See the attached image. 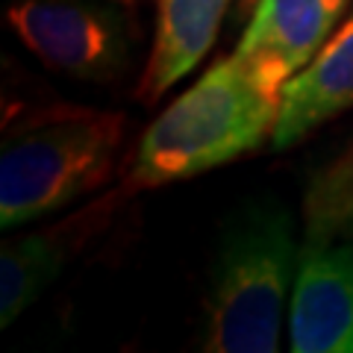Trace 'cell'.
Instances as JSON below:
<instances>
[{"label": "cell", "instance_id": "cell-7", "mask_svg": "<svg viewBox=\"0 0 353 353\" xmlns=\"http://www.w3.org/2000/svg\"><path fill=\"white\" fill-rule=\"evenodd\" d=\"M347 3L350 0H256L233 50L289 83L339 30Z\"/></svg>", "mask_w": 353, "mask_h": 353}, {"label": "cell", "instance_id": "cell-8", "mask_svg": "<svg viewBox=\"0 0 353 353\" xmlns=\"http://www.w3.org/2000/svg\"><path fill=\"white\" fill-rule=\"evenodd\" d=\"M347 109H353V9L309 65L285 83L271 148L283 153L301 145Z\"/></svg>", "mask_w": 353, "mask_h": 353}, {"label": "cell", "instance_id": "cell-3", "mask_svg": "<svg viewBox=\"0 0 353 353\" xmlns=\"http://www.w3.org/2000/svg\"><path fill=\"white\" fill-rule=\"evenodd\" d=\"M127 115L59 103L15 121L0 145V227L65 212L115 176Z\"/></svg>", "mask_w": 353, "mask_h": 353}, {"label": "cell", "instance_id": "cell-4", "mask_svg": "<svg viewBox=\"0 0 353 353\" xmlns=\"http://www.w3.org/2000/svg\"><path fill=\"white\" fill-rule=\"evenodd\" d=\"M124 0H12L15 39L50 71L77 83L112 85L136 57V27Z\"/></svg>", "mask_w": 353, "mask_h": 353}, {"label": "cell", "instance_id": "cell-5", "mask_svg": "<svg viewBox=\"0 0 353 353\" xmlns=\"http://www.w3.org/2000/svg\"><path fill=\"white\" fill-rule=\"evenodd\" d=\"M124 189L44 224L32 233L15 236L0 248V327L15 324L39 297L62 277L65 265L80 253L101 230L109 227L115 209L127 201Z\"/></svg>", "mask_w": 353, "mask_h": 353}, {"label": "cell", "instance_id": "cell-2", "mask_svg": "<svg viewBox=\"0 0 353 353\" xmlns=\"http://www.w3.org/2000/svg\"><path fill=\"white\" fill-rule=\"evenodd\" d=\"M292 209L277 197H259L224 224L209 265L201 350L206 353H274L301 265Z\"/></svg>", "mask_w": 353, "mask_h": 353}, {"label": "cell", "instance_id": "cell-1", "mask_svg": "<svg viewBox=\"0 0 353 353\" xmlns=\"http://www.w3.org/2000/svg\"><path fill=\"white\" fill-rule=\"evenodd\" d=\"M285 80L230 53L176 94L141 132L121 189L153 192L241 159L271 141Z\"/></svg>", "mask_w": 353, "mask_h": 353}, {"label": "cell", "instance_id": "cell-10", "mask_svg": "<svg viewBox=\"0 0 353 353\" xmlns=\"http://www.w3.org/2000/svg\"><path fill=\"white\" fill-rule=\"evenodd\" d=\"M301 221L303 241H353V141L312 174Z\"/></svg>", "mask_w": 353, "mask_h": 353}, {"label": "cell", "instance_id": "cell-9", "mask_svg": "<svg viewBox=\"0 0 353 353\" xmlns=\"http://www.w3.org/2000/svg\"><path fill=\"white\" fill-rule=\"evenodd\" d=\"M236 0H157L153 48L141 68L136 101L159 103L176 83H183L201 65L224 27Z\"/></svg>", "mask_w": 353, "mask_h": 353}, {"label": "cell", "instance_id": "cell-11", "mask_svg": "<svg viewBox=\"0 0 353 353\" xmlns=\"http://www.w3.org/2000/svg\"><path fill=\"white\" fill-rule=\"evenodd\" d=\"M124 3H130V0H124Z\"/></svg>", "mask_w": 353, "mask_h": 353}, {"label": "cell", "instance_id": "cell-6", "mask_svg": "<svg viewBox=\"0 0 353 353\" xmlns=\"http://www.w3.org/2000/svg\"><path fill=\"white\" fill-rule=\"evenodd\" d=\"M292 353H353V241H303L289 303Z\"/></svg>", "mask_w": 353, "mask_h": 353}]
</instances>
